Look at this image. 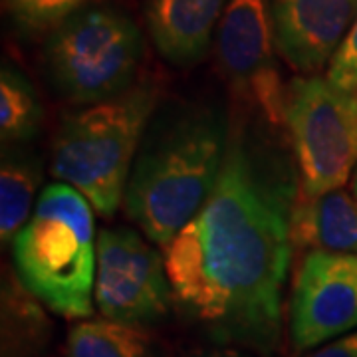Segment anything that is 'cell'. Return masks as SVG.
<instances>
[{
  "instance_id": "8992f818",
  "label": "cell",
  "mask_w": 357,
  "mask_h": 357,
  "mask_svg": "<svg viewBox=\"0 0 357 357\" xmlns=\"http://www.w3.org/2000/svg\"><path fill=\"white\" fill-rule=\"evenodd\" d=\"M284 123L290 133L300 195L342 189L357 169V91H344L318 74L286 84Z\"/></svg>"
},
{
  "instance_id": "52a82bcc",
  "label": "cell",
  "mask_w": 357,
  "mask_h": 357,
  "mask_svg": "<svg viewBox=\"0 0 357 357\" xmlns=\"http://www.w3.org/2000/svg\"><path fill=\"white\" fill-rule=\"evenodd\" d=\"M215 54L234 98L270 128H286V86L276 60L270 0H227L215 34Z\"/></svg>"
},
{
  "instance_id": "8fae6325",
  "label": "cell",
  "mask_w": 357,
  "mask_h": 357,
  "mask_svg": "<svg viewBox=\"0 0 357 357\" xmlns=\"http://www.w3.org/2000/svg\"><path fill=\"white\" fill-rule=\"evenodd\" d=\"M227 0H149L147 26L155 48L167 62H201L217 34Z\"/></svg>"
},
{
  "instance_id": "7c38bea8",
  "label": "cell",
  "mask_w": 357,
  "mask_h": 357,
  "mask_svg": "<svg viewBox=\"0 0 357 357\" xmlns=\"http://www.w3.org/2000/svg\"><path fill=\"white\" fill-rule=\"evenodd\" d=\"M292 244L302 250L357 255V199L335 189L298 199L292 215Z\"/></svg>"
},
{
  "instance_id": "2e32d148",
  "label": "cell",
  "mask_w": 357,
  "mask_h": 357,
  "mask_svg": "<svg viewBox=\"0 0 357 357\" xmlns=\"http://www.w3.org/2000/svg\"><path fill=\"white\" fill-rule=\"evenodd\" d=\"M14 26L28 36L50 34L66 18L100 0H2Z\"/></svg>"
},
{
  "instance_id": "ffe728a7",
  "label": "cell",
  "mask_w": 357,
  "mask_h": 357,
  "mask_svg": "<svg viewBox=\"0 0 357 357\" xmlns=\"http://www.w3.org/2000/svg\"><path fill=\"white\" fill-rule=\"evenodd\" d=\"M349 189L354 192V197L357 199V169L354 171V175H351V183H349Z\"/></svg>"
},
{
  "instance_id": "5b68a950",
  "label": "cell",
  "mask_w": 357,
  "mask_h": 357,
  "mask_svg": "<svg viewBox=\"0 0 357 357\" xmlns=\"http://www.w3.org/2000/svg\"><path fill=\"white\" fill-rule=\"evenodd\" d=\"M143 60L137 24L114 6L93 4L66 18L46 40L54 88L72 103H98L133 88Z\"/></svg>"
},
{
  "instance_id": "6da1fadb",
  "label": "cell",
  "mask_w": 357,
  "mask_h": 357,
  "mask_svg": "<svg viewBox=\"0 0 357 357\" xmlns=\"http://www.w3.org/2000/svg\"><path fill=\"white\" fill-rule=\"evenodd\" d=\"M274 131L256 115H230L215 189L163 248L173 302L217 342L258 356L280 345L300 199L296 159Z\"/></svg>"
},
{
  "instance_id": "9c48e42d",
  "label": "cell",
  "mask_w": 357,
  "mask_h": 357,
  "mask_svg": "<svg viewBox=\"0 0 357 357\" xmlns=\"http://www.w3.org/2000/svg\"><path fill=\"white\" fill-rule=\"evenodd\" d=\"M357 330V255L310 250L294 278L288 337L294 354Z\"/></svg>"
},
{
  "instance_id": "d6986e66",
  "label": "cell",
  "mask_w": 357,
  "mask_h": 357,
  "mask_svg": "<svg viewBox=\"0 0 357 357\" xmlns=\"http://www.w3.org/2000/svg\"><path fill=\"white\" fill-rule=\"evenodd\" d=\"M199 357H255L252 354H248L244 347H236V345H225V347H217V349H211L203 356Z\"/></svg>"
},
{
  "instance_id": "ba28073f",
  "label": "cell",
  "mask_w": 357,
  "mask_h": 357,
  "mask_svg": "<svg viewBox=\"0 0 357 357\" xmlns=\"http://www.w3.org/2000/svg\"><path fill=\"white\" fill-rule=\"evenodd\" d=\"M93 300L102 318L133 326L163 319L173 302L165 256L137 230H102Z\"/></svg>"
},
{
  "instance_id": "4fadbf2b",
  "label": "cell",
  "mask_w": 357,
  "mask_h": 357,
  "mask_svg": "<svg viewBox=\"0 0 357 357\" xmlns=\"http://www.w3.org/2000/svg\"><path fill=\"white\" fill-rule=\"evenodd\" d=\"M42 183V161L24 149H4L0 163V238L13 243L34 213Z\"/></svg>"
},
{
  "instance_id": "ac0fdd59",
  "label": "cell",
  "mask_w": 357,
  "mask_h": 357,
  "mask_svg": "<svg viewBox=\"0 0 357 357\" xmlns=\"http://www.w3.org/2000/svg\"><path fill=\"white\" fill-rule=\"evenodd\" d=\"M298 357H357V330L318 345Z\"/></svg>"
},
{
  "instance_id": "7a4b0ae2",
  "label": "cell",
  "mask_w": 357,
  "mask_h": 357,
  "mask_svg": "<svg viewBox=\"0 0 357 357\" xmlns=\"http://www.w3.org/2000/svg\"><path fill=\"white\" fill-rule=\"evenodd\" d=\"M230 117L213 105L187 103L155 117L129 173V220L165 248L206 203L229 145Z\"/></svg>"
},
{
  "instance_id": "e0dca14e",
  "label": "cell",
  "mask_w": 357,
  "mask_h": 357,
  "mask_svg": "<svg viewBox=\"0 0 357 357\" xmlns=\"http://www.w3.org/2000/svg\"><path fill=\"white\" fill-rule=\"evenodd\" d=\"M326 77L335 88L357 91V16L326 68Z\"/></svg>"
},
{
  "instance_id": "277c9868",
  "label": "cell",
  "mask_w": 357,
  "mask_h": 357,
  "mask_svg": "<svg viewBox=\"0 0 357 357\" xmlns=\"http://www.w3.org/2000/svg\"><path fill=\"white\" fill-rule=\"evenodd\" d=\"M159 102V88L143 82L128 91L64 115L52 143V175L112 217L123 203L141 141Z\"/></svg>"
},
{
  "instance_id": "5bb4252c",
  "label": "cell",
  "mask_w": 357,
  "mask_h": 357,
  "mask_svg": "<svg viewBox=\"0 0 357 357\" xmlns=\"http://www.w3.org/2000/svg\"><path fill=\"white\" fill-rule=\"evenodd\" d=\"M66 357H159L143 326L115 319H79L66 337Z\"/></svg>"
},
{
  "instance_id": "30bf717a",
  "label": "cell",
  "mask_w": 357,
  "mask_h": 357,
  "mask_svg": "<svg viewBox=\"0 0 357 357\" xmlns=\"http://www.w3.org/2000/svg\"><path fill=\"white\" fill-rule=\"evenodd\" d=\"M278 54L314 76L328 68L357 16V0H270Z\"/></svg>"
},
{
  "instance_id": "9a60e30c",
  "label": "cell",
  "mask_w": 357,
  "mask_h": 357,
  "mask_svg": "<svg viewBox=\"0 0 357 357\" xmlns=\"http://www.w3.org/2000/svg\"><path fill=\"white\" fill-rule=\"evenodd\" d=\"M42 123V105L30 82L10 66L0 74V135L8 145H18L36 135Z\"/></svg>"
},
{
  "instance_id": "3957f363",
  "label": "cell",
  "mask_w": 357,
  "mask_h": 357,
  "mask_svg": "<svg viewBox=\"0 0 357 357\" xmlns=\"http://www.w3.org/2000/svg\"><path fill=\"white\" fill-rule=\"evenodd\" d=\"M91 208L74 187L48 185L10 243L22 288L66 319H88L96 304L98 238Z\"/></svg>"
}]
</instances>
